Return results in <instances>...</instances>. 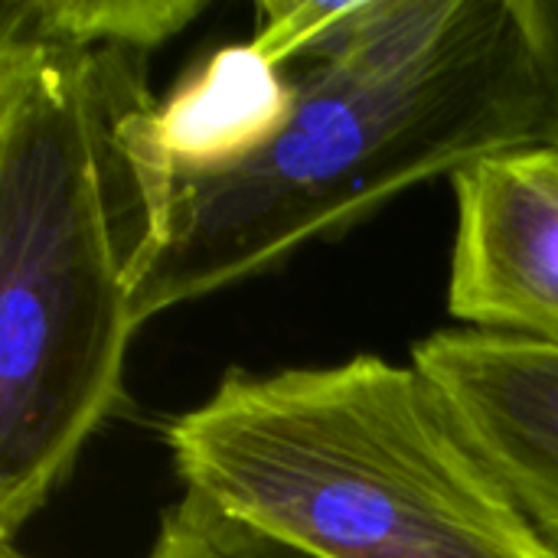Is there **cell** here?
Returning a JSON list of instances; mask_svg holds the SVG:
<instances>
[{"instance_id":"7","label":"cell","mask_w":558,"mask_h":558,"mask_svg":"<svg viewBox=\"0 0 558 558\" xmlns=\"http://www.w3.org/2000/svg\"><path fill=\"white\" fill-rule=\"evenodd\" d=\"M206 10V0H3L0 7L56 39L147 52H157Z\"/></svg>"},{"instance_id":"4","label":"cell","mask_w":558,"mask_h":558,"mask_svg":"<svg viewBox=\"0 0 558 558\" xmlns=\"http://www.w3.org/2000/svg\"><path fill=\"white\" fill-rule=\"evenodd\" d=\"M451 186L448 311L471 330L558 347V141L487 154Z\"/></svg>"},{"instance_id":"2","label":"cell","mask_w":558,"mask_h":558,"mask_svg":"<svg viewBox=\"0 0 558 558\" xmlns=\"http://www.w3.org/2000/svg\"><path fill=\"white\" fill-rule=\"evenodd\" d=\"M291 111L252 157L167 173L134 324L288 262L392 196L487 154L553 141L517 0H356L281 69Z\"/></svg>"},{"instance_id":"9","label":"cell","mask_w":558,"mask_h":558,"mask_svg":"<svg viewBox=\"0 0 558 558\" xmlns=\"http://www.w3.org/2000/svg\"><path fill=\"white\" fill-rule=\"evenodd\" d=\"M356 0H258L255 33L248 43L278 69L311 46L324 43L353 10Z\"/></svg>"},{"instance_id":"1","label":"cell","mask_w":558,"mask_h":558,"mask_svg":"<svg viewBox=\"0 0 558 558\" xmlns=\"http://www.w3.org/2000/svg\"><path fill=\"white\" fill-rule=\"evenodd\" d=\"M150 56L0 13V539L69 481L124 396L167 167Z\"/></svg>"},{"instance_id":"10","label":"cell","mask_w":558,"mask_h":558,"mask_svg":"<svg viewBox=\"0 0 558 558\" xmlns=\"http://www.w3.org/2000/svg\"><path fill=\"white\" fill-rule=\"evenodd\" d=\"M517 10L546 95L553 141H558V0H517Z\"/></svg>"},{"instance_id":"3","label":"cell","mask_w":558,"mask_h":558,"mask_svg":"<svg viewBox=\"0 0 558 558\" xmlns=\"http://www.w3.org/2000/svg\"><path fill=\"white\" fill-rule=\"evenodd\" d=\"M183 487L314 558H556L415 366L229 369L163 428Z\"/></svg>"},{"instance_id":"6","label":"cell","mask_w":558,"mask_h":558,"mask_svg":"<svg viewBox=\"0 0 558 558\" xmlns=\"http://www.w3.org/2000/svg\"><path fill=\"white\" fill-rule=\"evenodd\" d=\"M291 82L248 39L209 52L157 101L154 144L167 173H209L265 147L291 111Z\"/></svg>"},{"instance_id":"5","label":"cell","mask_w":558,"mask_h":558,"mask_svg":"<svg viewBox=\"0 0 558 558\" xmlns=\"http://www.w3.org/2000/svg\"><path fill=\"white\" fill-rule=\"evenodd\" d=\"M412 366L441 392L468 441L558 558V347L484 330H438Z\"/></svg>"},{"instance_id":"8","label":"cell","mask_w":558,"mask_h":558,"mask_svg":"<svg viewBox=\"0 0 558 558\" xmlns=\"http://www.w3.org/2000/svg\"><path fill=\"white\" fill-rule=\"evenodd\" d=\"M144 558H314L242 517L229 513L199 490L183 487V497L160 513L157 536Z\"/></svg>"},{"instance_id":"11","label":"cell","mask_w":558,"mask_h":558,"mask_svg":"<svg viewBox=\"0 0 558 558\" xmlns=\"http://www.w3.org/2000/svg\"><path fill=\"white\" fill-rule=\"evenodd\" d=\"M0 558H29L26 553H20L13 543H7V539H0Z\"/></svg>"}]
</instances>
